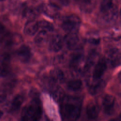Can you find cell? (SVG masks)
<instances>
[{
	"label": "cell",
	"mask_w": 121,
	"mask_h": 121,
	"mask_svg": "<svg viewBox=\"0 0 121 121\" xmlns=\"http://www.w3.org/2000/svg\"><path fill=\"white\" fill-rule=\"evenodd\" d=\"M103 18L107 22H112L116 20L118 15V10L116 7H114L110 10L103 14Z\"/></svg>",
	"instance_id": "e0dca14e"
},
{
	"label": "cell",
	"mask_w": 121,
	"mask_h": 121,
	"mask_svg": "<svg viewBox=\"0 0 121 121\" xmlns=\"http://www.w3.org/2000/svg\"><path fill=\"white\" fill-rule=\"evenodd\" d=\"M38 7L41 13L50 18H55L60 15V9L59 7L53 3L42 4Z\"/></svg>",
	"instance_id": "277c9868"
},
{
	"label": "cell",
	"mask_w": 121,
	"mask_h": 121,
	"mask_svg": "<svg viewBox=\"0 0 121 121\" xmlns=\"http://www.w3.org/2000/svg\"><path fill=\"white\" fill-rule=\"evenodd\" d=\"M116 99L111 95H106L103 99V106L104 112L108 115L112 114L114 112Z\"/></svg>",
	"instance_id": "ba28073f"
},
{
	"label": "cell",
	"mask_w": 121,
	"mask_h": 121,
	"mask_svg": "<svg viewBox=\"0 0 121 121\" xmlns=\"http://www.w3.org/2000/svg\"><path fill=\"white\" fill-rule=\"evenodd\" d=\"M30 48L26 45L21 46L17 51V56L21 62L26 63L28 62L32 56Z\"/></svg>",
	"instance_id": "30bf717a"
},
{
	"label": "cell",
	"mask_w": 121,
	"mask_h": 121,
	"mask_svg": "<svg viewBox=\"0 0 121 121\" xmlns=\"http://www.w3.org/2000/svg\"><path fill=\"white\" fill-rule=\"evenodd\" d=\"M23 98L21 95H18L15 96L11 102V110L13 111H16L19 109L23 103Z\"/></svg>",
	"instance_id": "ffe728a7"
},
{
	"label": "cell",
	"mask_w": 121,
	"mask_h": 121,
	"mask_svg": "<svg viewBox=\"0 0 121 121\" xmlns=\"http://www.w3.org/2000/svg\"><path fill=\"white\" fill-rule=\"evenodd\" d=\"M61 111L68 121H76L80 115L81 105L79 102L69 101L63 104Z\"/></svg>",
	"instance_id": "7a4b0ae2"
},
{
	"label": "cell",
	"mask_w": 121,
	"mask_h": 121,
	"mask_svg": "<svg viewBox=\"0 0 121 121\" xmlns=\"http://www.w3.org/2000/svg\"><path fill=\"white\" fill-rule=\"evenodd\" d=\"M50 32L44 30H39L34 39L35 42L37 44H42L46 42L49 37Z\"/></svg>",
	"instance_id": "2e32d148"
},
{
	"label": "cell",
	"mask_w": 121,
	"mask_h": 121,
	"mask_svg": "<svg viewBox=\"0 0 121 121\" xmlns=\"http://www.w3.org/2000/svg\"><path fill=\"white\" fill-rule=\"evenodd\" d=\"M39 29L38 21L35 20L28 21L24 27V33L28 35H33L38 32Z\"/></svg>",
	"instance_id": "4fadbf2b"
},
{
	"label": "cell",
	"mask_w": 121,
	"mask_h": 121,
	"mask_svg": "<svg viewBox=\"0 0 121 121\" xmlns=\"http://www.w3.org/2000/svg\"><path fill=\"white\" fill-rule=\"evenodd\" d=\"M17 37L18 36H16L15 35L9 36L6 39L5 44L8 46H10L17 44L18 40H19L17 38Z\"/></svg>",
	"instance_id": "cb8c5ba5"
},
{
	"label": "cell",
	"mask_w": 121,
	"mask_h": 121,
	"mask_svg": "<svg viewBox=\"0 0 121 121\" xmlns=\"http://www.w3.org/2000/svg\"><path fill=\"white\" fill-rule=\"evenodd\" d=\"M112 0H102L100 5V11L104 14L113 7Z\"/></svg>",
	"instance_id": "44dd1931"
},
{
	"label": "cell",
	"mask_w": 121,
	"mask_h": 121,
	"mask_svg": "<svg viewBox=\"0 0 121 121\" xmlns=\"http://www.w3.org/2000/svg\"><path fill=\"white\" fill-rule=\"evenodd\" d=\"M1 0V1H3V0Z\"/></svg>",
	"instance_id": "4dcf8cb0"
},
{
	"label": "cell",
	"mask_w": 121,
	"mask_h": 121,
	"mask_svg": "<svg viewBox=\"0 0 121 121\" xmlns=\"http://www.w3.org/2000/svg\"><path fill=\"white\" fill-rule=\"evenodd\" d=\"M10 58L8 54H3L1 56L0 75L1 77L6 76L9 70Z\"/></svg>",
	"instance_id": "5bb4252c"
},
{
	"label": "cell",
	"mask_w": 121,
	"mask_h": 121,
	"mask_svg": "<svg viewBox=\"0 0 121 121\" xmlns=\"http://www.w3.org/2000/svg\"><path fill=\"white\" fill-rule=\"evenodd\" d=\"M80 6L81 9L87 11L92 9L94 0H75Z\"/></svg>",
	"instance_id": "ac0fdd59"
},
{
	"label": "cell",
	"mask_w": 121,
	"mask_h": 121,
	"mask_svg": "<svg viewBox=\"0 0 121 121\" xmlns=\"http://www.w3.org/2000/svg\"><path fill=\"white\" fill-rule=\"evenodd\" d=\"M118 77V78H119V81H120V82L121 83V71L119 73Z\"/></svg>",
	"instance_id": "4316f807"
},
{
	"label": "cell",
	"mask_w": 121,
	"mask_h": 121,
	"mask_svg": "<svg viewBox=\"0 0 121 121\" xmlns=\"http://www.w3.org/2000/svg\"><path fill=\"white\" fill-rule=\"evenodd\" d=\"M53 2V3L57 6L58 4L62 6H67L69 4V0H51Z\"/></svg>",
	"instance_id": "484cf974"
},
{
	"label": "cell",
	"mask_w": 121,
	"mask_h": 121,
	"mask_svg": "<svg viewBox=\"0 0 121 121\" xmlns=\"http://www.w3.org/2000/svg\"><path fill=\"white\" fill-rule=\"evenodd\" d=\"M118 118L119 119V120L121 121V112L120 113V115H119V117H118Z\"/></svg>",
	"instance_id": "f1b7e54d"
},
{
	"label": "cell",
	"mask_w": 121,
	"mask_h": 121,
	"mask_svg": "<svg viewBox=\"0 0 121 121\" xmlns=\"http://www.w3.org/2000/svg\"><path fill=\"white\" fill-rule=\"evenodd\" d=\"M70 66L72 69L78 70L82 66L84 69L88 67L86 58H85L81 53H76L73 54L70 60Z\"/></svg>",
	"instance_id": "8992f818"
},
{
	"label": "cell",
	"mask_w": 121,
	"mask_h": 121,
	"mask_svg": "<svg viewBox=\"0 0 121 121\" xmlns=\"http://www.w3.org/2000/svg\"><path fill=\"white\" fill-rule=\"evenodd\" d=\"M107 68L105 60L102 59L98 61L95 64L93 73V78L95 80H99L103 76Z\"/></svg>",
	"instance_id": "8fae6325"
},
{
	"label": "cell",
	"mask_w": 121,
	"mask_h": 121,
	"mask_svg": "<svg viewBox=\"0 0 121 121\" xmlns=\"http://www.w3.org/2000/svg\"><path fill=\"white\" fill-rule=\"evenodd\" d=\"M30 0H9V8L14 14H22L24 10L28 6Z\"/></svg>",
	"instance_id": "52a82bcc"
},
{
	"label": "cell",
	"mask_w": 121,
	"mask_h": 121,
	"mask_svg": "<svg viewBox=\"0 0 121 121\" xmlns=\"http://www.w3.org/2000/svg\"><path fill=\"white\" fill-rule=\"evenodd\" d=\"M86 39L89 43L93 44H97L99 42V39L97 36H95V35L92 33L87 35Z\"/></svg>",
	"instance_id": "d4e9b609"
},
{
	"label": "cell",
	"mask_w": 121,
	"mask_h": 121,
	"mask_svg": "<svg viewBox=\"0 0 121 121\" xmlns=\"http://www.w3.org/2000/svg\"><path fill=\"white\" fill-rule=\"evenodd\" d=\"M52 78L54 80H61L63 78L62 72L59 69H53L51 73Z\"/></svg>",
	"instance_id": "603a6c76"
},
{
	"label": "cell",
	"mask_w": 121,
	"mask_h": 121,
	"mask_svg": "<svg viewBox=\"0 0 121 121\" xmlns=\"http://www.w3.org/2000/svg\"><path fill=\"white\" fill-rule=\"evenodd\" d=\"M120 16L121 18V9H120Z\"/></svg>",
	"instance_id": "f546056e"
},
{
	"label": "cell",
	"mask_w": 121,
	"mask_h": 121,
	"mask_svg": "<svg viewBox=\"0 0 121 121\" xmlns=\"http://www.w3.org/2000/svg\"><path fill=\"white\" fill-rule=\"evenodd\" d=\"M82 81L78 79H75L70 80L67 84V87L70 90L77 91L79 90L82 86Z\"/></svg>",
	"instance_id": "d6986e66"
},
{
	"label": "cell",
	"mask_w": 121,
	"mask_h": 121,
	"mask_svg": "<svg viewBox=\"0 0 121 121\" xmlns=\"http://www.w3.org/2000/svg\"><path fill=\"white\" fill-rule=\"evenodd\" d=\"M86 115L89 119H96L99 114V108L94 102H89L86 105Z\"/></svg>",
	"instance_id": "9a60e30c"
},
{
	"label": "cell",
	"mask_w": 121,
	"mask_h": 121,
	"mask_svg": "<svg viewBox=\"0 0 121 121\" xmlns=\"http://www.w3.org/2000/svg\"><path fill=\"white\" fill-rule=\"evenodd\" d=\"M64 43V38H63L60 35H55L50 40L49 50L53 52H59L62 49Z\"/></svg>",
	"instance_id": "9c48e42d"
},
{
	"label": "cell",
	"mask_w": 121,
	"mask_h": 121,
	"mask_svg": "<svg viewBox=\"0 0 121 121\" xmlns=\"http://www.w3.org/2000/svg\"><path fill=\"white\" fill-rule=\"evenodd\" d=\"M81 24L80 18L75 15L65 16L61 21L62 29L68 33H77Z\"/></svg>",
	"instance_id": "3957f363"
},
{
	"label": "cell",
	"mask_w": 121,
	"mask_h": 121,
	"mask_svg": "<svg viewBox=\"0 0 121 121\" xmlns=\"http://www.w3.org/2000/svg\"><path fill=\"white\" fill-rule=\"evenodd\" d=\"M42 114L41 104L37 98L32 100L23 108L21 115L22 121H39Z\"/></svg>",
	"instance_id": "6da1fadb"
},
{
	"label": "cell",
	"mask_w": 121,
	"mask_h": 121,
	"mask_svg": "<svg viewBox=\"0 0 121 121\" xmlns=\"http://www.w3.org/2000/svg\"><path fill=\"white\" fill-rule=\"evenodd\" d=\"M121 121L120 120H119V119L118 118H117V119H112V120H111V121Z\"/></svg>",
	"instance_id": "83f0119b"
},
{
	"label": "cell",
	"mask_w": 121,
	"mask_h": 121,
	"mask_svg": "<svg viewBox=\"0 0 121 121\" xmlns=\"http://www.w3.org/2000/svg\"><path fill=\"white\" fill-rule=\"evenodd\" d=\"M41 13L39 7H35L32 6H28L23 11L22 15L23 17L29 20H34Z\"/></svg>",
	"instance_id": "7c38bea8"
},
{
	"label": "cell",
	"mask_w": 121,
	"mask_h": 121,
	"mask_svg": "<svg viewBox=\"0 0 121 121\" xmlns=\"http://www.w3.org/2000/svg\"><path fill=\"white\" fill-rule=\"evenodd\" d=\"M64 41L68 49L71 50H79L82 46L80 38L77 33H68L64 37Z\"/></svg>",
	"instance_id": "5b68a950"
},
{
	"label": "cell",
	"mask_w": 121,
	"mask_h": 121,
	"mask_svg": "<svg viewBox=\"0 0 121 121\" xmlns=\"http://www.w3.org/2000/svg\"><path fill=\"white\" fill-rule=\"evenodd\" d=\"M39 30H44L50 32L53 30V25L50 22L46 21H38Z\"/></svg>",
	"instance_id": "7402d4cb"
}]
</instances>
